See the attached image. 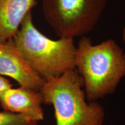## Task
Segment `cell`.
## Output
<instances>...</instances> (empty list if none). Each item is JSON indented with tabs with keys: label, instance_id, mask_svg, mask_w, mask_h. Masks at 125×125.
I'll use <instances>...</instances> for the list:
<instances>
[{
	"label": "cell",
	"instance_id": "cell-10",
	"mask_svg": "<svg viewBox=\"0 0 125 125\" xmlns=\"http://www.w3.org/2000/svg\"><path fill=\"white\" fill-rule=\"evenodd\" d=\"M122 38H123V42H124L125 45V26L124 29H123V32H122Z\"/></svg>",
	"mask_w": 125,
	"mask_h": 125
},
{
	"label": "cell",
	"instance_id": "cell-9",
	"mask_svg": "<svg viewBox=\"0 0 125 125\" xmlns=\"http://www.w3.org/2000/svg\"><path fill=\"white\" fill-rule=\"evenodd\" d=\"M11 87L12 85L10 81L0 75V97L6 90Z\"/></svg>",
	"mask_w": 125,
	"mask_h": 125
},
{
	"label": "cell",
	"instance_id": "cell-1",
	"mask_svg": "<svg viewBox=\"0 0 125 125\" xmlns=\"http://www.w3.org/2000/svg\"><path fill=\"white\" fill-rule=\"evenodd\" d=\"M75 68L83 81L87 101L114 93L125 76V52L114 40L93 45L82 37L76 47Z\"/></svg>",
	"mask_w": 125,
	"mask_h": 125
},
{
	"label": "cell",
	"instance_id": "cell-4",
	"mask_svg": "<svg viewBox=\"0 0 125 125\" xmlns=\"http://www.w3.org/2000/svg\"><path fill=\"white\" fill-rule=\"evenodd\" d=\"M108 0H42L47 22L60 38L86 34L94 29Z\"/></svg>",
	"mask_w": 125,
	"mask_h": 125
},
{
	"label": "cell",
	"instance_id": "cell-8",
	"mask_svg": "<svg viewBox=\"0 0 125 125\" xmlns=\"http://www.w3.org/2000/svg\"><path fill=\"white\" fill-rule=\"evenodd\" d=\"M0 125H37V121L23 114L4 111L0 112Z\"/></svg>",
	"mask_w": 125,
	"mask_h": 125
},
{
	"label": "cell",
	"instance_id": "cell-2",
	"mask_svg": "<svg viewBox=\"0 0 125 125\" xmlns=\"http://www.w3.org/2000/svg\"><path fill=\"white\" fill-rule=\"evenodd\" d=\"M13 39L30 65L45 81L75 68L76 47L73 38H48L34 26L31 12Z\"/></svg>",
	"mask_w": 125,
	"mask_h": 125
},
{
	"label": "cell",
	"instance_id": "cell-7",
	"mask_svg": "<svg viewBox=\"0 0 125 125\" xmlns=\"http://www.w3.org/2000/svg\"><path fill=\"white\" fill-rule=\"evenodd\" d=\"M36 0H0V43L13 39Z\"/></svg>",
	"mask_w": 125,
	"mask_h": 125
},
{
	"label": "cell",
	"instance_id": "cell-6",
	"mask_svg": "<svg viewBox=\"0 0 125 125\" xmlns=\"http://www.w3.org/2000/svg\"><path fill=\"white\" fill-rule=\"evenodd\" d=\"M42 104L40 92L21 86L9 89L0 97V105L4 111L23 114L37 122L44 118Z\"/></svg>",
	"mask_w": 125,
	"mask_h": 125
},
{
	"label": "cell",
	"instance_id": "cell-5",
	"mask_svg": "<svg viewBox=\"0 0 125 125\" xmlns=\"http://www.w3.org/2000/svg\"><path fill=\"white\" fill-rule=\"evenodd\" d=\"M0 75L12 78L20 86L39 92L46 81L30 65L13 39L0 43Z\"/></svg>",
	"mask_w": 125,
	"mask_h": 125
},
{
	"label": "cell",
	"instance_id": "cell-3",
	"mask_svg": "<svg viewBox=\"0 0 125 125\" xmlns=\"http://www.w3.org/2000/svg\"><path fill=\"white\" fill-rule=\"evenodd\" d=\"M83 86L76 68L45 81L40 92L43 103L53 106L56 125H103L104 108L86 101Z\"/></svg>",
	"mask_w": 125,
	"mask_h": 125
}]
</instances>
